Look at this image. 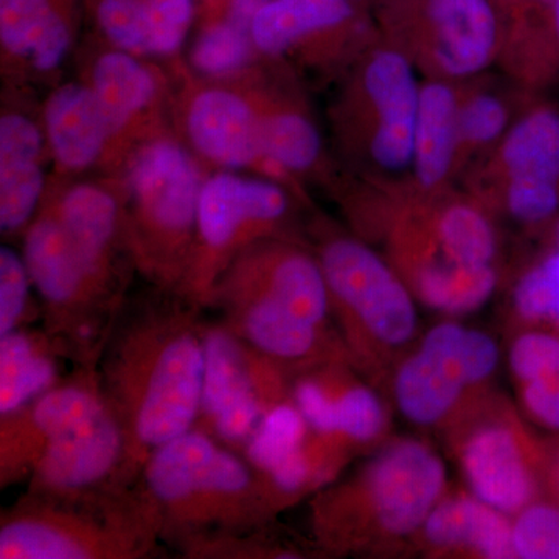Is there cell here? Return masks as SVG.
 I'll list each match as a JSON object with an SVG mask.
<instances>
[{
    "label": "cell",
    "instance_id": "6da1fadb",
    "mask_svg": "<svg viewBox=\"0 0 559 559\" xmlns=\"http://www.w3.org/2000/svg\"><path fill=\"white\" fill-rule=\"evenodd\" d=\"M132 468L197 426L205 380V310L150 285L128 297L97 366Z\"/></svg>",
    "mask_w": 559,
    "mask_h": 559
},
{
    "label": "cell",
    "instance_id": "7a4b0ae2",
    "mask_svg": "<svg viewBox=\"0 0 559 559\" xmlns=\"http://www.w3.org/2000/svg\"><path fill=\"white\" fill-rule=\"evenodd\" d=\"M139 487L162 543L180 557L205 540L266 527L288 507L245 454L197 428L150 455Z\"/></svg>",
    "mask_w": 559,
    "mask_h": 559
},
{
    "label": "cell",
    "instance_id": "3957f363",
    "mask_svg": "<svg viewBox=\"0 0 559 559\" xmlns=\"http://www.w3.org/2000/svg\"><path fill=\"white\" fill-rule=\"evenodd\" d=\"M447 488V466L428 443L411 437L389 441L353 476L316 491V544L325 554L347 555L411 538Z\"/></svg>",
    "mask_w": 559,
    "mask_h": 559
},
{
    "label": "cell",
    "instance_id": "277c9868",
    "mask_svg": "<svg viewBox=\"0 0 559 559\" xmlns=\"http://www.w3.org/2000/svg\"><path fill=\"white\" fill-rule=\"evenodd\" d=\"M207 167L167 130L131 151L116 175L139 274L179 293L189 270Z\"/></svg>",
    "mask_w": 559,
    "mask_h": 559
},
{
    "label": "cell",
    "instance_id": "5b68a950",
    "mask_svg": "<svg viewBox=\"0 0 559 559\" xmlns=\"http://www.w3.org/2000/svg\"><path fill=\"white\" fill-rule=\"evenodd\" d=\"M418 73L403 51L381 38L341 75L331 103V130L366 182L409 183L423 81Z\"/></svg>",
    "mask_w": 559,
    "mask_h": 559
},
{
    "label": "cell",
    "instance_id": "8992f818",
    "mask_svg": "<svg viewBox=\"0 0 559 559\" xmlns=\"http://www.w3.org/2000/svg\"><path fill=\"white\" fill-rule=\"evenodd\" d=\"M310 246L352 366L380 373L417 340V299L392 263L358 235L319 226Z\"/></svg>",
    "mask_w": 559,
    "mask_h": 559
},
{
    "label": "cell",
    "instance_id": "52a82bcc",
    "mask_svg": "<svg viewBox=\"0 0 559 559\" xmlns=\"http://www.w3.org/2000/svg\"><path fill=\"white\" fill-rule=\"evenodd\" d=\"M160 544L139 480L95 499L25 491L0 514V559H142L154 557Z\"/></svg>",
    "mask_w": 559,
    "mask_h": 559
},
{
    "label": "cell",
    "instance_id": "ba28073f",
    "mask_svg": "<svg viewBox=\"0 0 559 559\" xmlns=\"http://www.w3.org/2000/svg\"><path fill=\"white\" fill-rule=\"evenodd\" d=\"M296 191L250 173L210 171L201 191L197 238L179 294L207 307L210 294L242 250L261 240L297 237Z\"/></svg>",
    "mask_w": 559,
    "mask_h": 559
},
{
    "label": "cell",
    "instance_id": "9c48e42d",
    "mask_svg": "<svg viewBox=\"0 0 559 559\" xmlns=\"http://www.w3.org/2000/svg\"><path fill=\"white\" fill-rule=\"evenodd\" d=\"M498 344L454 320L437 323L393 367L396 409L419 428H450L498 370Z\"/></svg>",
    "mask_w": 559,
    "mask_h": 559
},
{
    "label": "cell",
    "instance_id": "30bf717a",
    "mask_svg": "<svg viewBox=\"0 0 559 559\" xmlns=\"http://www.w3.org/2000/svg\"><path fill=\"white\" fill-rule=\"evenodd\" d=\"M382 31L425 79L452 83L484 75L506 43L495 0H392Z\"/></svg>",
    "mask_w": 559,
    "mask_h": 559
},
{
    "label": "cell",
    "instance_id": "8fae6325",
    "mask_svg": "<svg viewBox=\"0 0 559 559\" xmlns=\"http://www.w3.org/2000/svg\"><path fill=\"white\" fill-rule=\"evenodd\" d=\"M259 68L212 80L176 69L171 124L178 138L209 170L250 173L270 178L263 148ZM271 179V178H270Z\"/></svg>",
    "mask_w": 559,
    "mask_h": 559
},
{
    "label": "cell",
    "instance_id": "7c38bea8",
    "mask_svg": "<svg viewBox=\"0 0 559 559\" xmlns=\"http://www.w3.org/2000/svg\"><path fill=\"white\" fill-rule=\"evenodd\" d=\"M21 242L43 329L73 367L97 369L119 312L102 299L73 259L49 210L40 205Z\"/></svg>",
    "mask_w": 559,
    "mask_h": 559
},
{
    "label": "cell",
    "instance_id": "4fadbf2b",
    "mask_svg": "<svg viewBox=\"0 0 559 559\" xmlns=\"http://www.w3.org/2000/svg\"><path fill=\"white\" fill-rule=\"evenodd\" d=\"M290 399V377L227 329L205 320V380L194 428L245 454L264 421Z\"/></svg>",
    "mask_w": 559,
    "mask_h": 559
},
{
    "label": "cell",
    "instance_id": "5bb4252c",
    "mask_svg": "<svg viewBox=\"0 0 559 559\" xmlns=\"http://www.w3.org/2000/svg\"><path fill=\"white\" fill-rule=\"evenodd\" d=\"M450 428L471 495L511 518L538 500L543 454L509 406L479 396Z\"/></svg>",
    "mask_w": 559,
    "mask_h": 559
},
{
    "label": "cell",
    "instance_id": "9a60e30c",
    "mask_svg": "<svg viewBox=\"0 0 559 559\" xmlns=\"http://www.w3.org/2000/svg\"><path fill=\"white\" fill-rule=\"evenodd\" d=\"M250 33L270 64L325 76H341L374 43L355 0H271Z\"/></svg>",
    "mask_w": 559,
    "mask_h": 559
},
{
    "label": "cell",
    "instance_id": "2e32d148",
    "mask_svg": "<svg viewBox=\"0 0 559 559\" xmlns=\"http://www.w3.org/2000/svg\"><path fill=\"white\" fill-rule=\"evenodd\" d=\"M127 437L108 403L47 448L27 480L33 495L95 499L135 487Z\"/></svg>",
    "mask_w": 559,
    "mask_h": 559
},
{
    "label": "cell",
    "instance_id": "e0dca14e",
    "mask_svg": "<svg viewBox=\"0 0 559 559\" xmlns=\"http://www.w3.org/2000/svg\"><path fill=\"white\" fill-rule=\"evenodd\" d=\"M219 297H255L336 329L318 255L299 237L267 238L242 250L216 282L207 307Z\"/></svg>",
    "mask_w": 559,
    "mask_h": 559
},
{
    "label": "cell",
    "instance_id": "ac0fdd59",
    "mask_svg": "<svg viewBox=\"0 0 559 559\" xmlns=\"http://www.w3.org/2000/svg\"><path fill=\"white\" fill-rule=\"evenodd\" d=\"M80 80L94 91L128 153L171 124V84L148 58L98 43L83 51Z\"/></svg>",
    "mask_w": 559,
    "mask_h": 559
},
{
    "label": "cell",
    "instance_id": "d6986e66",
    "mask_svg": "<svg viewBox=\"0 0 559 559\" xmlns=\"http://www.w3.org/2000/svg\"><path fill=\"white\" fill-rule=\"evenodd\" d=\"M106 406L100 374L73 367L68 377L21 409L0 417V488L27 481L50 444Z\"/></svg>",
    "mask_w": 559,
    "mask_h": 559
},
{
    "label": "cell",
    "instance_id": "ffe728a7",
    "mask_svg": "<svg viewBox=\"0 0 559 559\" xmlns=\"http://www.w3.org/2000/svg\"><path fill=\"white\" fill-rule=\"evenodd\" d=\"M349 362H330L290 378V399L316 436L345 459L384 439L389 414L381 396L356 380Z\"/></svg>",
    "mask_w": 559,
    "mask_h": 559
},
{
    "label": "cell",
    "instance_id": "44dd1931",
    "mask_svg": "<svg viewBox=\"0 0 559 559\" xmlns=\"http://www.w3.org/2000/svg\"><path fill=\"white\" fill-rule=\"evenodd\" d=\"M39 116L55 175L116 176L130 156L83 80L55 86L40 105Z\"/></svg>",
    "mask_w": 559,
    "mask_h": 559
},
{
    "label": "cell",
    "instance_id": "7402d4cb",
    "mask_svg": "<svg viewBox=\"0 0 559 559\" xmlns=\"http://www.w3.org/2000/svg\"><path fill=\"white\" fill-rule=\"evenodd\" d=\"M221 322L290 378L330 362H349L340 331L255 297L210 301ZM205 310V311H207Z\"/></svg>",
    "mask_w": 559,
    "mask_h": 559
},
{
    "label": "cell",
    "instance_id": "603a6c76",
    "mask_svg": "<svg viewBox=\"0 0 559 559\" xmlns=\"http://www.w3.org/2000/svg\"><path fill=\"white\" fill-rule=\"evenodd\" d=\"M81 0H0V62L9 86L46 81L75 50Z\"/></svg>",
    "mask_w": 559,
    "mask_h": 559
},
{
    "label": "cell",
    "instance_id": "cb8c5ba5",
    "mask_svg": "<svg viewBox=\"0 0 559 559\" xmlns=\"http://www.w3.org/2000/svg\"><path fill=\"white\" fill-rule=\"evenodd\" d=\"M21 87L3 91L0 112V231L24 237L49 187V146L39 112L21 98Z\"/></svg>",
    "mask_w": 559,
    "mask_h": 559
},
{
    "label": "cell",
    "instance_id": "d4e9b609",
    "mask_svg": "<svg viewBox=\"0 0 559 559\" xmlns=\"http://www.w3.org/2000/svg\"><path fill=\"white\" fill-rule=\"evenodd\" d=\"M263 148L270 178L304 198L301 180L319 175L325 160L322 132L305 102L280 73L260 72Z\"/></svg>",
    "mask_w": 559,
    "mask_h": 559
},
{
    "label": "cell",
    "instance_id": "484cf974",
    "mask_svg": "<svg viewBox=\"0 0 559 559\" xmlns=\"http://www.w3.org/2000/svg\"><path fill=\"white\" fill-rule=\"evenodd\" d=\"M102 43L138 57L171 58L197 16L194 0H86Z\"/></svg>",
    "mask_w": 559,
    "mask_h": 559
},
{
    "label": "cell",
    "instance_id": "4316f807",
    "mask_svg": "<svg viewBox=\"0 0 559 559\" xmlns=\"http://www.w3.org/2000/svg\"><path fill=\"white\" fill-rule=\"evenodd\" d=\"M433 554H466L485 559L516 558L513 518L471 492H448L417 533Z\"/></svg>",
    "mask_w": 559,
    "mask_h": 559
},
{
    "label": "cell",
    "instance_id": "83f0119b",
    "mask_svg": "<svg viewBox=\"0 0 559 559\" xmlns=\"http://www.w3.org/2000/svg\"><path fill=\"white\" fill-rule=\"evenodd\" d=\"M459 83L425 79L419 91L407 187L418 193L450 189L459 175Z\"/></svg>",
    "mask_w": 559,
    "mask_h": 559
},
{
    "label": "cell",
    "instance_id": "f1b7e54d",
    "mask_svg": "<svg viewBox=\"0 0 559 559\" xmlns=\"http://www.w3.org/2000/svg\"><path fill=\"white\" fill-rule=\"evenodd\" d=\"M476 165L474 189L513 178L559 182V110L549 105L521 110L495 150Z\"/></svg>",
    "mask_w": 559,
    "mask_h": 559
},
{
    "label": "cell",
    "instance_id": "f546056e",
    "mask_svg": "<svg viewBox=\"0 0 559 559\" xmlns=\"http://www.w3.org/2000/svg\"><path fill=\"white\" fill-rule=\"evenodd\" d=\"M64 353L47 331L24 326L0 337V417L62 380Z\"/></svg>",
    "mask_w": 559,
    "mask_h": 559
},
{
    "label": "cell",
    "instance_id": "4dcf8cb0",
    "mask_svg": "<svg viewBox=\"0 0 559 559\" xmlns=\"http://www.w3.org/2000/svg\"><path fill=\"white\" fill-rule=\"evenodd\" d=\"M509 92L480 76L459 83V173L488 156L518 116Z\"/></svg>",
    "mask_w": 559,
    "mask_h": 559
},
{
    "label": "cell",
    "instance_id": "1f68e13d",
    "mask_svg": "<svg viewBox=\"0 0 559 559\" xmlns=\"http://www.w3.org/2000/svg\"><path fill=\"white\" fill-rule=\"evenodd\" d=\"M263 62L252 33L223 16L204 20L189 57L191 72L212 80L234 79Z\"/></svg>",
    "mask_w": 559,
    "mask_h": 559
},
{
    "label": "cell",
    "instance_id": "d6a6232c",
    "mask_svg": "<svg viewBox=\"0 0 559 559\" xmlns=\"http://www.w3.org/2000/svg\"><path fill=\"white\" fill-rule=\"evenodd\" d=\"M477 200L495 207L520 226L536 229L559 216V182L549 179L513 178L476 187Z\"/></svg>",
    "mask_w": 559,
    "mask_h": 559
},
{
    "label": "cell",
    "instance_id": "836d02e7",
    "mask_svg": "<svg viewBox=\"0 0 559 559\" xmlns=\"http://www.w3.org/2000/svg\"><path fill=\"white\" fill-rule=\"evenodd\" d=\"M514 316L525 325L559 329V249L522 272L511 293Z\"/></svg>",
    "mask_w": 559,
    "mask_h": 559
},
{
    "label": "cell",
    "instance_id": "e575fe53",
    "mask_svg": "<svg viewBox=\"0 0 559 559\" xmlns=\"http://www.w3.org/2000/svg\"><path fill=\"white\" fill-rule=\"evenodd\" d=\"M40 319V305L24 255L11 245L0 248V337Z\"/></svg>",
    "mask_w": 559,
    "mask_h": 559
},
{
    "label": "cell",
    "instance_id": "d590c367",
    "mask_svg": "<svg viewBox=\"0 0 559 559\" xmlns=\"http://www.w3.org/2000/svg\"><path fill=\"white\" fill-rule=\"evenodd\" d=\"M516 558L559 559V506L536 500L513 518Z\"/></svg>",
    "mask_w": 559,
    "mask_h": 559
},
{
    "label": "cell",
    "instance_id": "8d00e7d4",
    "mask_svg": "<svg viewBox=\"0 0 559 559\" xmlns=\"http://www.w3.org/2000/svg\"><path fill=\"white\" fill-rule=\"evenodd\" d=\"M509 366L518 384L559 378V334L540 330L518 334L510 345Z\"/></svg>",
    "mask_w": 559,
    "mask_h": 559
},
{
    "label": "cell",
    "instance_id": "74e56055",
    "mask_svg": "<svg viewBox=\"0 0 559 559\" xmlns=\"http://www.w3.org/2000/svg\"><path fill=\"white\" fill-rule=\"evenodd\" d=\"M525 414L543 428L559 432V378H543L520 384Z\"/></svg>",
    "mask_w": 559,
    "mask_h": 559
},
{
    "label": "cell",
    "instance_id": "f35d334b",
    "mask_svg": "<svg viewBox=\"0 0 559 559\" xmlns=\"http://www.w3.org/2000/svg\"><path fill=\"white\" fill-rule=\"evenodd\" d=\"M270 2L271 0H218V14L209 17H226L231 24L250 32L253 21Z\"/></svg>",
    "mask_w": 559,
    "mask_h": 559
},
{
    "label": "cell",
    "instance_id": "ab89813d",
    "mask_svg": "<svg viewBox=\"0 0 559 559\" xmlns=\"http://www.w3.org/2000/svg\"><path fill=\"white\" fill-rule=\"evenodd\" d=\"M555 0H495L496 5H503L513 11H549Z\"/></svg>",
    "mask_w": 559,
    "mask_h": 559
},
{
    "label": "cell",
    "instance_id": "60d3db41",
    "mask_svg": "<svg viewBox=\"0 0 559 559\" xmlns=\"http://www.w3.org/2000/svg\"><path fill=\"white\" fill-rule=\"evenodd\" d=\"M547 14H549V47L551 53L555 55V57L559 60V0H555L554 3H551L550 10L547 11Z\"/></svg>",
    "mask_w": 559,
    "mask_h": 559
},
{
    "label": "cell",
    "instance_id": "b9f144b4",
    "mask_svg": "<svg viewBox=\"0 0 559 559\" xmlns=\"http://www.w3.org/2000/svg\"><path fill=\"white\" fill-rule=\"evenodd\" d=\"M547 474H549L551 487L559 498V448L551 454L550 462L547 463Z\"/></svg>",
    "mask_w": 559,
    "mask_h": 559
},
{
    "label": "cell",
    "instance_id": "7bdbcfd3",
    "mask_svg": "<svg viewBox=\"0 0 559 559\" xmlns=\"http://www.w3.org/2000/svg\"><path fill=\"white\" fill-rule=\"evenodd\" d=\"M555 246L559 249V216L557 223H555Z\"/></svg>",
    "mask_w": 559,
    "mask_h": 559
}]
</instances>
